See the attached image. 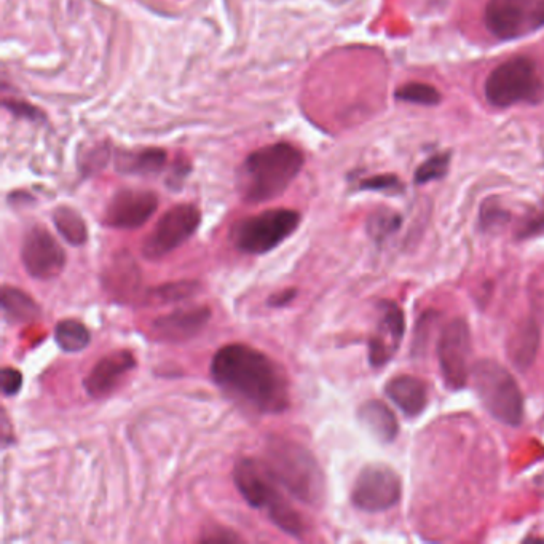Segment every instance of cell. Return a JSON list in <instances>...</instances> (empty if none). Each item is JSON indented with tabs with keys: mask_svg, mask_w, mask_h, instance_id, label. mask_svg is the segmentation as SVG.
Listing matches in <instances>:
<instances>
[{
	"mask_svg": "<svg viewBox=\"0 0 544 544\" xmlns=\"http://www.w3.org/2000/svg\"><path fill=\"white\" fill-rule=\"evenodd\" d=\"M361 190H374V192H383V190H398L401 189V182L396 178L395 174H379L372 178L364 179L359 184Z\"/></svg>",
	"mask_w": 544,
	"mask_h": 544,
	"instance_id": "4dcf8cb0",
	"label": "cell"
},
{
	"mask_svg": "<svg viewBox=\"0 0 544 544\" xmlns=\"http://www.w3.org/2000/svg\"><path fill=\"white\" fill-rule=\"evenodd\" d=\"M304 163V154L289 142L254 150L238 168V194L246 203L272 202L289 189Z\"/></svg>",
	"mask_w": 544,
	"mask_h": 544,
	"instance_id": "7a4b0ae2",
	"label": "cell"
},
{
	"mask_svg": "<svg viewBox=\"0 0 544 544\" xmlns=\"http://www.w3.org/2000/svg\"><path fill=\"white\" fill-rule=\"evenodd\" d=\"M23 388V374L15 367H2V395L12 398L18 395Z\"/></svg>",
	"mask_w": 544,
	"mask_h": 544,
	"instance_id": "f546056e",
	"label": "cell"
},
{
	"mask_svg": "<svg viewBox=\"0 0 544 544\" xmlns=\"http://www.w3.org/2000/svg\"><path fill=\"white\" fill-rule=\"evenodd\" d=\"M541 332L537 321L525 320L508 340V356L519 371H527L535 363L540 350Z\"/></svg>",
	"mask_w": 544,
	"mask_h": 544,
	"instance_id": "d6986e66",
	"label": "cell"
},
{
	"mask_svg": "<svg viewBox=\"0 0 544 544\" xmlns=\"http://www.w3.org/2000/svg\"><path fill=\"white\" fill-rule=\"evenodd\" d=\"M474 390L495 420L517 428L524 420V396L513 374L495 359H481L471 367Z\"/></svg>",
	"mask_w": 544,
	"mask_h": 544,
	"instance_id": "5b68a950",
	"label": "cell"
},
{
	"mask_svg": "<svg viewBox=\"0 0 544 544\" xmlns=\"http://www.w3.org/2000/svg\"><path fill=\"white\" fill-rule=\"evenodd\" d=\"M166 154L160 149H142L138 152H123L117 158V170L120 173L136 176H152L163 170Z\"/></svg>",
	"mask_w": 544,
	"mask_h": 544,
	"instance_id": "7402d4cb",
	"label": "cell"
},
{
	"mask_svg": "<svg viewBox=\"0 0 544 544\" xmlns=\"http://www.w3.org/2000/svg\"><path fill=\"white\" fill-rule=\"evenodd\" d=\"M213 312L206 305L184 307L160 316L152 323V334L160 342H187L197 337L208 326Z\"/></svg>",
	"mask_w": 544,
	"mask_h": 544,
	"instance_id": "2e32d148",
	"label": "cell"
},
{
	"mask_svg": "<svg viewBox=\"0 0 544 544\" xmlns=\"http://www.w3.org/2000/svg\"><path fill=\"white\" fill-rule=\"evenodd\" d=\"M202 291V284L194 280L171 281L150 288L144 296L147 305H166L192 299Z\"/></svg>",
	"mask_w": 544,
	"mask_h": 544,
	"instance_id": "603a6c76",
	"label": "cell"
},
{
	"mask_svg": "<svg viewBox=\"0 0 544 544\" xmlns=\"http://www.w3.org/2000/svg\"><path fill=\"white\" fill-rule=\"evenodd\" d=\"M544 230V211L529 214L522 222L521 229L517 232V237L527 238Z\"/></svg>",
	"mask_w": 544,
	"mask_h": 544,
	"instance_id": "1f68e13d",
	"label": "cell"
},
{
	"mask_svg": "<svg viewBox=\"0 0 544 544\" xmlns=\"http://www.w3.org/2000/svg\"><path fill=\"white\" fill-rule=\"evenodd\" d=\"M209 372L227 398L254 414H283L291 406V385L283 366L245 343L219 348Z\"/></svg>",
	"mask_w": 544,
	"mask_h": 544,
	"instance_id": "6da1fadb",
	"label": "cell"
},
{
	"mask_svg": "<svg viewBox=\"0 0 544 544\" xmlns=\"http://www.w3.org/2000/svg\"><path fill=\"white\" fill-rule=\"evenodd\" d=\"M544 26V0H538L535 7V15H533V31L543 28Z\"/></svg>",
	"mask_w": 544,
	"mask_h": 544,
	"instance_id": "e575fe53",
	"label": "cell"
},
{
	"mask_svg": "<svg viewBox=\"0 0 544 544\" xmlns=\"http://www.w3.org/2000/svg\"><path fill=\"white\" fill-rule=\"evenodd\" d=\"M359 422L363 423L377 441L393 442L398 436L399 425L395 414L382 401H367L358 410Z\"/></svg>",
	"mask_w": 544,
	"mask_h": 544,
	"instance_id": "ffe728a7",
	"label": "cell"
},
{
	"mask_svg": "<svg viewBox=\"0 0 544 544\" xmlns=\"http://www.w3.org/2000/svg\"><path fill=\"white\" fill-rule=\"evenodd\" d=\"M385 393L391 403L396 404L407 417H417L428 404V388L423 380L412 375H398L390 380L385 387Z\"/></svg>",
	"mask_w": 544,
	"mask_h": 544,
	"instance_id": "ac0fdd59",
	"label": "cell"
},
{
	"mask_svg": "<svg viewBox=\"0 0 544 544\" xmlns=\"http://www.w3.org/2000/svg\"><path fill=\"white\" fill-rule=\"evenodd\" d=\"M157 208L158 197L155 192L122 189L107 203L103 221L111 229L135 230L146 224Z\"/></svg>",
	"mask_w": 544,
	"mask_h": 544,
	"instance_id": "4fadbf2b",
	"label": "cell"
},
{
	"mask_svg": "<svg viewBox=\"0 0 544 544\" xmlns=\"http://www.w3.org/2000/svg\"><path fill=\"white\" fill-rule=\"evenodd\" d=\"M262 463L275 481L300 503L320 506L326 495V477L315 455L299 442L269 436Z\"/></svg>",
	"mask_w": 544,
	"mask_h": 544,
	"instance_id": "3957f363",
	"label": "cell"
},
{
	"mask_svg": "<svg viewBox=\"0 0 544 544\" xmlns=\"http://www.w3.org/2000/svg\"><path fill=\"white\" fill-rule=\"evenodd\" d=\"M138 366L135 355L128 350L112 351L109 355L99 359L87 377L83 380V387L88 396L103 399L112 395L120 383L125 380L131 371Z\"/></svg>",
	"mask_w": 544,
	"mask_h": 544,
	"instance_id": "9a60e30c",
	"label": "cell"
},
{
	"mask_svg": "<svg viewBox=\"0 0 544 544\" xmlns=\"http://www.w3.org/2000/svg\"><path fill=\"white\" fill-rule=\"evenodd\" d=\"M401 216L396 214L395 211H390V209H380V211H375L371 217H369V222H367V230H369V235H371L374 240L383 241L385 238L390 237L396 230L401 227Z\"/></svg>",
	"mask_w": 544,
	"mask_h": 544,
	"instance_id": "4316f807",
	"label": "cell"
},
{
	"mask_svg": "<svg viewBox=\"0 0 544 544\" xmlns=\"http://www.w3.org/2000/svg\"><path fill=\"white\" fill-rule=\"evenodd\" d=\"M232 476L233 484L251 508L265 511L272 524L289 537L302 538L305 533L302 516L284 497L283 487L275 481L262 460L240 458L235 463Z\"/></svg>",
	"mask_w": 544,
	"mask_h": 544,
	"instance_id": "277c9868",
	"label": "cell"
},
{
	"mask_svg": "<svg viewBox=\"0 0 544 544\" xmlns=\"http://www.w3.org/2000/svg\"><path fill=\"white\" fill-rule=\"evenodd\" d=\"M406 332L404 313L395 302H382L374 334L369 340V363L383 367L398 353Z\"/></svg>",
	"mask_w": 544,
	"mask_h": 544,
	"instance_id": "5bb4252c",
	"label": "cell"
},
{
	"mask_svg": "<svg viewBox=\"0 0 544 544\" xmlns=\"http://www.w3.org/2000/svg\"><path fill=\"white\" fill-rule=\"evenodd\" d=\"M53 224L64 240L71 246H83L88 241L87 224L75 209L60 206L53 213Z\"/></svg>",
	"mask_w": 544,
	"mask_h": 544,
	"instance_id": "cb8c5ba5",
	"label": "cell"
},
{
	"mask_svg": "<svg viewBox=\"0 0 544 544\" xmlns=\"http://www.w3.org/2000/svg\"><path fill=\"white\" fill-rule=\"evenodd\" d=\"M544 90L543 77L537 63L529 56H514L490 72L484 93L489 104L511 107L540 98Z\"/></svg>",
	"mask_w": 544,
	"mask_h": 544,
	"instance_id": "52a82bcc",
	"label": "cell"
},
{
	"mask_svg": "<svg viewBox=\"0 0 544 544\" xmlns=\"http://www.w3.org/2000/svg\"><path fill=\"white\" fill-rule=\"evenodd\" d=\"M479 221H481L482 230L495 232V230L505 227L511 221V214H509L508 209L500 205L497 198H489L482 205Z\"/></svg>",
	"mask_w": 544,
	"mask_h": 544,
	"instance_id": "83f0119b",
	"label": "cell"
},
{
	"mask_svg": "<svg viewBox=\"0 0 544 544\" xmlns=\"http://www.w3.org/2000/svg\"><path fill=\"white\" fill-rule=\"evenodd\" d=\"M55 342L64 353H80L88 348L91 334L87 326L79 320H61L55 326Z\"/></svg>",
	"mask_w": 544,
	"mask_h": 544,
	"instance_id": "d4e9b609",
	"label": "cell"
},
{
	"mask_svg": "<svg viewBox=\"0 0 544 544\" xmlns=\"http://www.w3.org/2000/svg\"><path fill=\"white\" fill-rule=\"evenodd\" d=\"M403 484L393 468L374 463L364 466L351 489V503L363 513H383L398 505Z\"/></svg>",
	"mask_w": 544,
	"mask_h": 544,
	"instance_id": "9c48e42d",
	"label": "cell"
},
{
	"mask_svg": "<svg viewBox=\"0 0 544 544\" xmlns=\"http://www.w3.org/2000/svg\"><path fill=\"white\" fill-rule=\"evenodd\" d=\"M103 283L104 289L115 300L128 302L135 299L141 286V272L135 259L127 253L114 256V261L104 272Z\"/></svg>",
	"mask_w": 544,
	"mask_h": 544,
	"instance_id": "e0dca14e",
	"label": "cell"
},
{
	"mask_svg": "<svg viewBox=\"0 0 544 544\" xmlns=\"http://www.w3.org/2000/svg\"><path fill=\"white\" fill-rule=\"evenodd\" d=\"M449 165L450 154L433 155V157L428 158L426 162H423L422 165L418 166L414 176L415 182L422 186V184H426V182L444 178L447 171H449Z\"/></svg>",
	"mask_w": 544,
	"mask_h": 544,
	"instance_id": "f1b7e54d",
	"label": "cell"
},
{
	"mask_svg": "<svg viewBox=\"0 0 544 544\" xmlns=\"http://www.w3.org/2000/svg\"><path fill=\"white\" fill-rule=\"evenodd\" d=\"M200 541H203V543H238L241 538L235 533L229 532V530H219V532H213L211 535H205Z\"/></svg>",
	"mask_w": 544,
	"mask_h": 544,
	"instance_id": "836d02e7",
	"label": "cell"
},
{
	"mask_svg": "<svg viewBox=\"0 0 544 544\" xmlns=\"http://www.w3.org/2000/svg\"><path fill=\"white\" fill-rule=\"evenodd\" d=\"M296 297V288L283 289V291L275 292L273 296H270L269 300H267V304L273 308H283L286 307V305L291 304L292 300L296 299Z\"/></svg>",
	"mask_w": 544,
	"mask_h": 544,
	"instance_id": "d6a6232c",
	"label": "cell"
},
{
	"mask_svg": "<svg viewBox=\"0 0 544 544\" xmlns=\"http://www.w3.org/2000/svg\"><path fill=\"white\" fill-rule=\"evenodd\" d=\"M20 254L24 270L34 280L58 278L66 267L64 249L42 225H34L26 232Z\"/></svg>",
	"mask_w": 544,
	"mask_h": 544,
	"instance_id": "8fae6325",
	"label": "cell"
},
{
	"mask_svg": "<svg viewBox=\"0 0 544 544\" xmlns=\"http://www.w3.org/2000/svg\"><path fill=\"white\" fill-rule=\"evenodd\" d=\"M396 99L418 106H438L442 101L441 91L430 83L410 82L396 90Z\"/></svg>",
	"mask_w": 544,
	"mask_h": 544,
	"instance_id": "484cf974",
	"label": "cell"
},
{
	"mask_svg": "<svg viewBox=\"0 0 544 544\" xmlns=\"http://www.w3.org/2000/svg\"><path fill=\"white\" fill-rule=\"evenodd\" d=\"M538 0H489L485 5V28L501 40H513L533 31Z\"/></svg>",
	"mask_w": 544,
	"mask_h": 544,
	"instance_id": "7c38bea8",
	"label": "cell"
},
{
	"mask_svg": "<svg viewBox=\"0 0 544 544\" xmlns=\"http://www.w3.org/2000/svg\"><path fill=\"white\" fill-rule=\"evenodd\" d=\"M202 224V213L197 206L182 203L173 206L158 219L154 230L142 243V256L147 261H160L181 248L186 241L194 237Z\"/></svg>",
	"mask_w": 544,
	"mask_h": 544,
	"instance_id": "ba28073f",
	"label": "cell"
},
{
	"mask_svg": "<svg viewBox=\"0 0 544 544\" xmlns=\"http://www.w3.org/2000/svg\"><path fill=\"white\" fill-rule=\"evenodd\" d=\"M0 305H2L5 323L12 324V326L32 323L40 316V307L36 304V300L32 299L28 292L21 291L20 288H13V286L2 288Z\"/></svg>",
	"mask_w": 544,
	"mask_h": 544,
	"instance_id": "44dd1931",
	"label": "cell"
},
{
	"mask_svg": "<svg viewBox=\"0 0 544 544\" xmlns=\"http://www.w3.org/2000/svg\"><path fill=\"white\" fill-rule=\"evenodd\" d=\"M300 221L302 216L294 209H267L233 225L230 241L240 253L264 256L288 240L292 233H296Z\"/></svg>",
	"mask_w": 544,
	"mask_h": 544,
	"instance_id": "8992f818",
	"label": "cell"
},
{
	"mask_svg": "<svg viewBox=\"0 0 544 544\" xmlns=\"http://www.w3.org/2000/svg\"><path fill=\"white\" fill-rule=\"evenodd\" d=\"M471 353L470 326L462 318H455L442 329L438 342L439 367L450 390L465 388L471 371L468 366Z\"/></svg>",
	"mask_w": 544,
	"mask_h": 544,
	"instance_id": "30bf717a",
	"label": "cell"
}]
</instances>
